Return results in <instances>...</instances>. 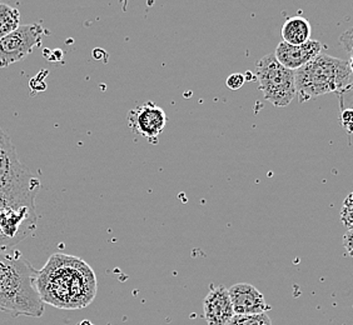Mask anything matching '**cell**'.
<instances>
[{
	"mask_svg": "<svg viewBox=\"0 0 353 325\" xmlns=\"http://www.w3.org/2000/svg\"><path fill=\"white\" fill-rule=\"evenodd\" d=\"M37 289L44 304L74 311L88 306L98 288L94 271L83 259L53 254L38 271Z\"/></svg>",
	"mask_w": 353,
	"mask_h": 325,
	"instance_id": "6da1fadb",
	"label": "cell"
},
{
	"mask_svg": "<svg viewBox=\"0 0 353 325\" xmlns=\"http://www.w3.org/2000/svg\"><path fill=\"white\" fill-rule=\"evenodd\" d=\"M37 274L21 251H0V312L41 318L46 308L37 289Z\"/></svg>",
	"mask_w": 353,
	"mask_h": 325,
	"instance_id": "7a4b0ae2",
	"label": "cell"
},
{
	"mask_svg": "<svg viewBox=\"0 0 353 325\" xmlns=\"http://www.w3.org/2000/svg\"><path fill=\"white\" fill-rule=\"evenodd\" d=\"M41 180L18 159L10 138L0 128V209L32 208Z\"/></svg>",
	"mask_w": 353,
	"mask_h": 325,
	"instance_id": "3957f363",
	"label": "cell"
},
{
	"mask_svg": "<svg viewBox=\"0 0 353 325\" xmlns=\"http://www.w3.org/2000/svg\"><path fill=\"white\" fill-rule=\"evenodd\" d=\"M294 73L301 104L330 93L340 94L353 85V75L348 61L331 55L319 54Z\"/></svg>",
	"mask_w": 353,
	"mask_h": 325,
	"instance_id": "277c9868",
	"label": "cell"
},
{
	"mask_svg": "<svg viewBox=\"0 0 353 325\" xmlns=\"http://www.w3.org/2000/svg\"><path fill=\"white\" fill-rule=\"evenodd\" d=\"M259 89L267 102L277 108H285L297 95L296 73L283 67L274 54H267L256 63Z\"/></svg>",
	"mask_w": 353,
	"mask_h": 325,
	"instance_id": "5b68a950",
	"label": "cell"
},
{
	"mask_svg": "<svg viewBox=\"0 0 353 325\" xmlns=\"http://www.w3.org/2000/svg\"><path fill=\"white\" fill-rule=\"evenodd\" d=\"M46 34L41 24L19 25L13 33L0 41V68L26 59L35 48L39 47Z\"/></svg>",
	"mask_w": 353,
	"mask_h": 325,
	"instance_id": "8992f818",
	"label": "cell"
},
{
	"mask_svg": "<svg viewBox=\"0 0 353 325\" xmlns=\"http://www.w3.org/2000/svg\"><path fill=\"white\" fill-rule=\"evenodd\" d=\"M37 225V210L32 208L0 209V251H10L14 245L30 235Z\"/></svg>",
	"mask_w": 353,
	"mask_h": 325,
	"instance_id": "52a82bcc",
	"label": "cell"
},
{
	"mask_svg": "<svg viewBox=\"0 0 353 325\" xmlns=\"http://www.w3.org/2000/svg\"><path fill=\"white\" fill-rule=\"evenodd\" d=\"M168 122V116L163 109L156 103L147 102L132 109L128 116V125L137 136L148 139L150 143H158Z\"/></svg>",
	"mask_w": 353,
	"mask_h": 325,
	"instance_id": "ba28073f",
	"label": "cell"
},
{
	"mask_svg": "<svg viewBox=\"0 0 353 325\" xmlns=\"http://www.w3.org/2000/svg\"><path fill=\"white\" fill-rule=\"evenodd\" d=\"M204 319L208 325H227L234 317L231 297L223 285L212 286L203 300Z\"/></svg>",
	"mask_w": 353,
	"mask_h": 325,
	"instance_id": "9c48e42d",
	"label": "cell"
},
{
	"mask_svg": "<svg viewBox=\"0 0 353 325\" xmlns=\"http://www.w3.org/2000/svg\"><path fill=\"white\" fill-rule=\"evenodd\" d=\"M321 50L322 44L319 41H308L301 45H291L285 41H281L276 48L274 56L283 67L296 72L319 56Z\"/></svg>",
	"mask_w": 353,
	"mask_h": 325,
	"instance_id": "30bf717a",
	"label": "cell"
},
{
	"mask_svg": "<svg viewBox=\"0 0 353 325\" xmlns=\"http://www.w3.org/2000/svg\"><path fill=\"white\" fill-rule=\"evenodd\" d=\"M231 297L234 314H259L267 313L271 306L265 303V297L261 291L248 283H238L228 289Z\"/></svg>",
	"mask_w": 353,
	"mask_h": 325,
	"instance_id": "8fae6325",
	"label": "cell"
},
{
	"mask_svg": "<svg viewBox=\"0 0 353 325\" xmlns=\"http://www.w3.org/2000/svg\"><path fill=\"white\" fill-rule=\"evenodd\" d=\"M311 24L303 17H292L287 19L282 27L283 41L291 45H301L311 41Z\"/></svg>",
	"mask_w": 353,
	"mask_h": 325,
	"instance_id": "7c38bea8",
	"label": "cell"
},
{
	"mask_svg": "<svg viewBox=\"0 0 353 325\" xmlns=\"http://www.w3.org/2000/svg\"><path fill=\"white\" fill-rule=\"evenodd\" d=\"M21 25V13L17 8L0 3V41Z\"/></svg>",
	"mask_w": 353,
	"mask_h": 325,
	"instance_id": "4fadbf2b",
	"label": "cell"
},
{
	"mask_svg": "<svg viewBox=\"0 0 353 325\" xmlns=\"http://www.w3.org/2000/svg\"><path fill=\"white\" fill-rule=\"evenodd\" d=\"M227 325H272V320L267 315V313L247 314V315L234 314V317Z\"/></svg>",
	"mask_w": 353,
	"mask_h": 325,
	"instance_id": "5bb4252c",
	"label": "cell"
},
{
	"mask_svg": "<svg viewBox=\"0 0 353 325\" xmlns=\"http://www.w3.org/2000/svg\"><path fill=\"white\" fill-rule=\"evenodd\" d=\"M341 222L347 228H353V191L347 196L342 209H341Z\"/></svg>",
	"mask_w": 353,
	"mask_h": 325,
	"instance_id": "9a60e30c",
	"label": "cell"
},
{
	"mask_svg": "<svg viewBox=\"0 0 353 325\" xmlns=\"http://www.w3.org/2000/svg\"><path fill=\"white\" fill-rule=\"evenodd\" d=\"M245 81L247 79H245V74L234 73V74H231L227 78L225 85H227V88H230L231 90H238V89H241L245 85Z\"/></svg>",
	"mask_w": 353,
	"mask_h": 325,
	"instance_id": "2e32d148",
	"label": "cell"
},
{
	"mask_svg": "<svg viewBox=\"0 0 353 325\" xmlns=\"http://www.w3.org/2000/svg\"><path fill=\"white\" fill-rule=\"evenodd\" d=\"M339 95V102H340V109L351 108L353 109V85L350 88L345 89L341 92Z\"/></svg>",
	"mask_w": 353,
	"mask_h": 325,
	"instance_id": "e0dca14e",
	"label": "cell"
},
{
	"mask_svg": "<svg viewBox=\"0 0 353 325\" xmlns=\"http://www.w3.org/2000/svg\"><path fill=\"white\" fill-rule=\"evenodd\" d=\"M343 247L346 249L347 254L353 258V228H348V231L343 235Z\"/></svg>",
	"mask_w": 353,
	"mask_h": 325,
	"instance_id": "ac0fdd59",
	"label": "cell"
},
{
	"mask_svg": "<svg viewBox=\"0 0 353 325\" xmlns=\"http://www.w3.org/2000/svg\"><path fill=\"white\" fill-rule=\"evenodd\" d=\"M340 43L343 49L346 50L348 48L353 47V27L348 29L343 34L340 36Z\"/></svg>",
	"mask_w": 353,
	"mask_h": 325,
	"instance_id": "d6986e66",
	"label": "cell"
},
{
	"mask_svg": "<svg viewBox=\"0 0 353 325\" xmlns=\"http://www.w3.org/2000/svg\"><path fill=\"white\" fill-rule=\"evenodd\" d=\"M347 54H348V65L351 69V73L353 75V47L348 48L346 49Z\"/></svg>",
	"mask_w": 353,
	"mask_h": 325,
	"instance_id": "ffe728a7",
	"label": "cell"
},
{
	"mask_svg": "<svg viewBox=\"0 0 353 325\" xmlns=\"http://www.w3.org/2000/svg\"><path fill=\"white\" fill-rule=\"evenodd\" d=\"M77 325H94L90 320H82L81 323H78Z\"/></svg>",
	"mask_w": 353,
	"mask_h": 325,
	"instance_id": "44dd1931",
	"label": "cell"
}]
</instances>
